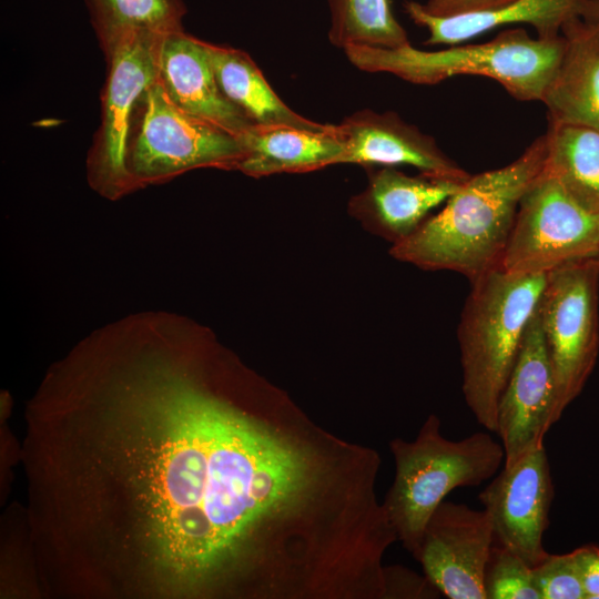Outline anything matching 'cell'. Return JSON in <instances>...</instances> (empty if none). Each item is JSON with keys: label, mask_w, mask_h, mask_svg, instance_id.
<instances>
[{"label": "cell", "mask_w": 599, "mask_h": 599, "mask_svg": "<svg viewBox=\"0 0 599 599\" xmlns=\"http://www.w3.org/2000/svg\"><path fill=\"white\" fill-rule=\"evenodd\" d=\"M130 379L122 397L143 426L133 483L155 561L200 582L301 501L311 459L172 366L153 363Z\"/></svg>", "instance_id": "1"}, {"label": "cell", "mask_w": 599, "mask_h": 599, "mask_svg": "<svg viewBox=\"0 0 599 599\" xmlns=\"http://www.w3.org/2000/svg\"><path fill=\"white\" fill-rule=\"evenodd\" d=\"M546 155L542 134L509 164L470 174L438 213L393 244L390 255L424 270L456 272L469 282L500 267L520 200Z\"/></svg>", "instance_id": "2"}, {"label": "cell", "mask_w": 599, "mask_h": 599, "mask_svg": "<svg viewBox=\"0 0 599 599\" xmlns=\"http://www.w3.org/2000/svg\"><path fill=\"white\" fill-rule=\"evenodd\" d=\"M546 275H518L501 267L470 282L457 329L461 389L476 420L497 430V407L516 362Z\"/></svg>", "instance_id": "3"}, {"label": "cell", "mask_w": 599, "mask_h": 599, "mask_svg": "<svg viewBox=\"0 0 599 599\" xmlns=\"http://www.w3.org/2000/svg\"><path fill=\"white\" fill-rule=\"evenodd\" d=\"M564 38H532L522 28L500 31L484 43L441 50L409 44L397 49L352 45L348 60L368 72H388L416 84H436L456 75H479L498 82L518 101H541L560 60Z\"/></svg>", "instance_id": "4"}, {"label": "cell", "mask_w": 599, "mask_h": 599, "mask_svg": "<svg viewBox=\"0 0 599 599\" xmlns=\"http://www.w3.org/2000/svg\"><path fill=\"white\" fill-rule=\"evenodd\" d=\"M430 416L413 443L393 444L396 477L385 511L396 534L416 556L426 525L454 489L475 487L493 478L505 460L501 444L477 432L459 440L440 434Z\"/></svg>", "instance_id": "5"}, {"label": "cell", "mask_w": 599, "mask_h": 599, "mask_svg": "<svg viewBox=\"0 0 599 599\" xmlns=\"http://www.w3.org/2000/svg\"><path fill=\"white\" fill-rule=\"evenodd\" d=\"M242 155L238 136L179 109L158 79L134 106L126 150L133 191L195 169L236 170Z\"/></svg>", "instance_id": "6"}, {"label": "cell", "mask_w": 599, "mask_h": 599, "mask_svg": "<svg viewBox=\"0 0 599 599\" xmlns=\"http://www.w3.org/2000/svg\"><path fill=\"white\" fill-rule=\"evenodd\" d=\"M537 312L555 378L554 424L582 392L599 354V261L546 275Z\"/></svg>", "instance_id": "7"}, {"label": "cell", "mask_w": 599, "mask_h": 599, "mask_svg": "<svg viewBox=\"0 0 599 599\" xmlns=\"http://www.w3.org/2000/svg\"><path fill=\"white\" fill-rule=\"evenodd\" d=\"M599 253V215L582 207L545 166L520 200L500 267L548 273Z\"/></svg>", "instance_id": "8"}, {"label": "cell", "mask_w": 599, "mask_h": 599, "mask_svg": "<svg viewBox=\"0 0 599 599\" xmlns=\"http://www.w3.org/2000/svg\"><path fill=\"white\" fill-rule=\"evenodd\" d=\"M164 34L140 33L104 54L106 79L101 94V121L87 158L91 187L109 200L133 192L126 150L134 106L158 79L159 49Z\"/></svg>", "instance_id": "9"}, {"label": "cell", "mask_w": 599, "mask_h": 599, "mask_svg": "<svg viewBox=\"0 0 599 599\" xmlns=\"http://www.w3.org/2000/svg\"><path fill=\"white\" fill-rule=\"evenodd\" d=\"M555 489L550 464L541 445L493 477L478 500L488 514L495 544L526 561L531 568L549 554L544 534Z\"/></svg>", "instance_id": "10"}, {"label": "cell", "mask_w": 599, "mask_h": 599, "mask_svg": "<svg viewBox=\"0 0 599 599\" xmlns=\"http://www.w3.org/2000/svg\"><path fill=\"white\" fill-rule=\"evenodd\" d=\"M495 544L490 518L465 504L443 501L430 516L417 558L426 577L450 599H486L484 575Z\"/></svg>", "instance_id": "11"}, {"label": "cell", "mask_w": 599, "mask_h": 599, "mask_svg": "<svg viewBox=\"0 0 599 599\" xmlns=\"http://www.w3.org/2000/svg\"><path fill=\"white\" fill-rule=\"evenodd\" d=\"M554 372L536 307L498 402L496 434L505 453L504 466L544 445L554 425Z\"/></svg>", "instance_id": "12"}, {"label": "cell", "mask_w": 599, "mask_h": 599, "mask_svg": "<svg viewBox=\"0 0 599 599\" xmlns=\"http://www.w3.org/2000/svg\"><path fill=\"white\" fill-rule=\"evenodd\" d=\"M344 141L341 163L363 166H414L422 174L466 181L470 174L438 146L436 140L392 111H356L337 124Z\"/></svg>", "instance_id": "13"}, {"label": "cell", "mask_w": 599, "mask_h": 599, "mask_svg": "<svg viewBox=\"0 0 599 599\" xmlns=\"http://www.w3.org/2000/svg\"><path fill=\"white\" fill-rule=\"evenodd\" d=\"M158 81L185 113L236 136L254 123L222 93L203 40L184 30L166 33L159 49Z\"/></svg>", "instance_id": "14"}, {"label": "cell", "mask_w": 599, "mask_h": 599, "mask_svg": "<svg viewBox=\"0 0 599 599\" xmlns=\"http://www.w3.org/2000/svg\"><path fill=\"white\" fill-rule=\"evenodd\" d=\"M461 183L383 166L370 172L366 189L351 200L349 211L368 230L395 244L417 231Z\"/></svg>", "instance_id": "15"}, {"label": "cell", "mask_w": 599, "mask_h": 599, "mask_svg": "<svg viewBox=\"0 0 599 599\" xmlns=\"http://www.w3.org/2000/svg\"><path fill=\"white\" fill-rule=\"evenodd\" d=\"M404 9L414 23L427 29V45L457 44L516 23L530 24L537 37L554 39L571 20L599 21V0H516L498 10L451 17L432 16L416 1H406Z\"/></svg>", "instance_id": "16"}, {"label": "cell", "mask_w": 599, "mask_h": 599, "mask_svg": "<svg viewBox=\"0 0 599 599\" xmlns=\"http://www.w3.org/2000/svg\"><path fill=\"white\" fill-rule=\"evenodd\" d=\"M561 35L562 53L540 102L549 122L599 130V21L571 20Z\"/></svg>", "instance_id": "17"}, {"label": "cell", "mask_w": 599, "mask_h": 599, "mask_svg": "<svg viewBox=\"0 0 599 599\" xmlns=\"http://www.w3.org/2000/svg\"><path fill=\"white\" fill-rule=\"evenodd\" d=\"M238 138L243 155L236 170L254 177L315 171L341 164L344 154L337 124L324 130L254 124Z\"/></svg>", "instance_id": "18"}, {"label": "cell", "mask_w": 599, "mask_h": 599, "mask_svg": "<svg viewBox=\"0 0 599 599\" xmlns=\"http://www.w3.org/2000/svg\"><path fill=\"white\" fill-rule=\"evenodd\" d=\"M209 61L223 95L257 125H291L324 130L323 124L288 108L244 51L203 41Z\"/></svg>", "instance_id": "19"}, {"label": "cell", "mask_w": 599, "mask_h": 599, "mask_svg": "<svg viewBox=\"0 0 599 599\" xmlns=\"http://www.w3.org/2000/svg\"><path fill=\"white\" fill-rule=\"evenodd\" d=\"M545 169L587 211L599 215V130L548 121Z\"/></svg>", "instance_id": "20"}, {"label": "cell", "mask_w": 599, "mask_h": 599, "mask_svg": "<svg viewBox=\"0 0 599 599\" xmlns=\"http://www.w3.org/2000/svg\"><path fill=\"white\" fill-rule=\"evenodd\" d=\"M105 54L140 33L166 34L183 29L184 0H84Z\"/></svg>", "instance_id": "21"}, {"label": "cell", "mask_w": 599, "mask_h": 599, "mask_svg": "<svg viewBox=\"0 0 599 599\" xmlns=\"http://www.w3.org/2000/svg\"><path fill=\"white\" fill-rule=\"evenodd\" d=\"M329 41L343 50L352 45L397 49L409 44L389 0H328Z\"/></svg>", "instance_id": "22"}, {"label": "cell", "mask_w": 599, "mask_h": 599, "mask_svg": "<svg viewBox=\"0 0 599 599\" xmlns=\"http://www.w3.org/2000/svg\"><path fill=\"white\" fill-rule=\"evenodd\" d=\"M486 599H541L532 568L509 549L494 544L484 575Z\"/></svg>", "instance_id": "23"}, {"label": "cell", "mask_w": 599, "mask_h": 599, "mask_svg": "<svg viewBox=\"0 0 599 599\" xmlns=\"http://www.w3.org/2000/svg\"><path fill=\"white\" fill-rule=\"evenodd\" d=\"M541 599H586L573 552L551 555L532 568Z\"/></svg>", "instance_id": "24"}, {"label": "cell", "mask_w": 599, "mask_h": 599, "mask_svg": "<svg viewBox=\"0 0 599 599\" xmlns=\"http://www.w3.org/2000/svg\"><path fill=\"white\" fill-rule=\"evenodd\" d=\"M516 0H427L423 10L436 17L486 12L505 8Z\"/></svg>", "instance_id": "25"}, {"label": "cell", "mask_w": 599, "mask_h": 599, "mask_svg": "<svg viewBox=\"0 0 599 599\" xmlns=\"http://www.w3.org/2000/svg\"><path fill=\"white\" fill-rule=\"evenodd\" d=\"M586 599H599V546L585 545L572 550Z\"/></svg>", "instance_id": "26"}, {"label": "cell", "mask_w": 599, "mask_h": 599, "mask_svg": "<svg viewBox=\"0 0 599 599\" xmlns=\"http://www.w3.org/2000/svg\"><path fill=\"white\" fill-rule=\"evenodd\" d=\"M596 258L599 261V253H598V255L596 256Z\"/></svg>", "instance_id": "27"}]
</instances>
